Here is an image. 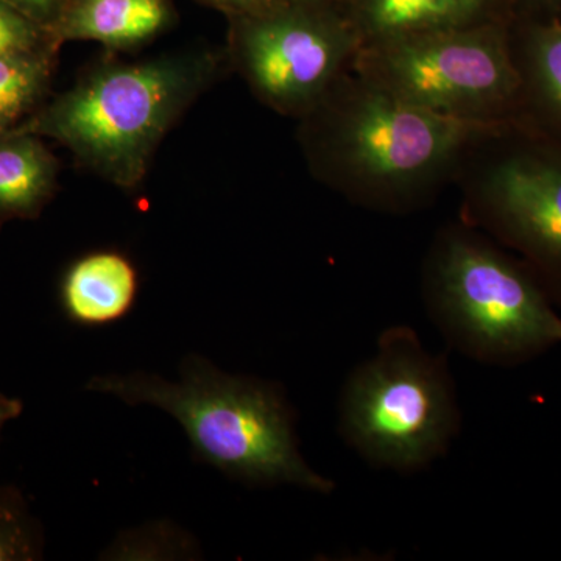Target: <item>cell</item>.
I'll use <instances>...</instances> for the list:
<instances>
[{
	"instance_id": "13",
	"label": "cell",
	"mask_w": 561,
	"mask_h": 561,
	"mask_svg": "<svg viewBox=\"0 0 561 561\" xmlns=\"http://www.w3.org/2000/svg\"><path fill=\"white\" fill-rule=\"evenodd\" d=\"M490 0H360L362 32L373 43L470 25Z\"/></svg>"
},
{
	"instance_id": "11",
	"label": "cell",
	"mask_w": 561,
	"mask_h": 561,
	"mask_svg": "<svg viewBox=\"0 0 561 561\" xmlns=\"http://www.w3.org/2000/svg\"><path fill=\"white\" fill-rule=\"evenodd\" d=\"M518 41L512 43L522 76L515 117L561 142V18L523 25Z\"/></svg>"
},
{
	"instance_id": "9",
	"label": "cell",
	"mask_w": 561,
	"mask_h": 561,
	"mask_svg": "<svg viewBox=\"0 0 561 561\" xmlns=\"http://www.w3.org/2000/svg\"><path fill=\"white\" fill-rule=\"evenodd\" d=\"M139 291L138 268L116 250L83 254L61 279L62 312L79 327L116 323L130 313Z\"/></svg>"
},
{
	"instance_id": "2",
	"label": "cell",
	"mask_w": 561,
	"mask_h": 561,
	"mask_svg": "<svg viewBox=\"0 0 561 561\" xmlns=\"http://www.w3.org/2000/svg\"><path fill=\"white\" fill-rule=\"evenodd\" d=\"M209 51L169 55L92 69L18 130L58 140L77 160L122 190H133L181 114L216 76Z\"/></svg>"
},
{
	"instance_id": "15",
	"label": "cell",
	"mask_w": 561,
	"mask_h": 561,
	"mask_svg": "<svg viewBox=\"0 0 561 561\" xmlns=\"http://www.w3.org/2000/svg\"><path fill=\"white\" fill-rule=\"evenodd\" d=\"M201 545L186 530L171 522H154L122 531L105 551L102 560H195L201 559Z\"/></svg>"
},
{
	"instance_id": "8",
	"label": "cell",
	"mask_w": 561,
	"mask_h": 561,
	"mask_svg": "<svg viewBox=\"0 0 561 561\" xmlns=\"http://www.w3.org/2000/svg\"><path fill=\"white\" fill-rule=\"evenodd\" d=\"M515 147L491 168L485 208L553 305L561 308V142L513 117Z\"/></svg>"
},
{
	"instance_id": "12",
	"label": "cell",
	"mask_w": 561,
	"mask_h": 561,
	"mask_svg": "<svg viewBox=\"0 0 561 561\" xmlns=\"http://www.w3.org/2000/svg\"><path fill=\"white\" fill-rule=\"evenodd\" d=\"M58 164L41 136L0 133V221L38 216L57 184Z\"/></svg>"
},
{
	"instance_id": "17",
	"label": "cell",
	"mask_w": 561,
	"mask_h": 561,
	"mask_svg": "<svg viewBox=\"0 0 561 561\" xmlns=\"http://www.w3.org/2000/svg\"><path fill=\"white\" fill-rule=\"evenodd\" d=\"M58 44L50 32L0 0V55Z\"/></svg>"
},
{
	"instance_id": "1",
	"label": "cell",
	"mask_w": 561,
	"mask_h": 561,
	"mask_svg": "<svg viewBox=\"0 0 561 561\" xmlns=\"http://www.w3.org/2000/svg\"><path fill=\"white\" fill-rule=\"evenodd\" d=\"M87 390L128 405H151L173 416L194 457L247 485H294L330 494L334 482L306 463L295 435V413L276 383L228 375L205 357L190 354L180 379L153 373L94 376Z\"/></svg>"
},
{
	"instance_id": "21",
	"label": "cell",
	"mask_w": 561,
	"mask_h": 561,
	"mask_svg": "<svg viewBox=\"0 0 561 561\" xmlns=\"http://www.w3.org/2000/svg\"><path fill=\"white\" fill-rule=\"evenodd\" d=\"M526 2L535 9L548 11L551 14L549 18H561V0H526Z\"/></svg>"
},
{
	"instance_id": "3",
	"label": "cell",
	"mask_w": 561,
	"mask_h": 561,
	"mask_svg": "<svg viewBox=\"0 0 561 561\" xmlns=\"http://www.w3.org/2000/svg\"><path fill=\"white\" fill-rule=\"evenodd\" d=\"M342 437L378 468L413 472L448 451L460 411L446 357L408 327L389 328L351 373L339 405Z\"/></svg>"
},
{
	"instance_id": "19",
	"label": "cell",
	"mask_w": 561,
	"mask_h": 561,
	"mask_svg": "<svg viewBox=\"0 0 561 561\" xmlns=\"http://www.w3.org/2000/svg\"><path fill=\"white\" fill-rule=\"evenodd\" d=\"M217 9L228 11L234 16L257 13V11L271 9L278 0H206Z\"/></svg>"
},
{
	"instance_id": "18",
	"label": "cell",
	"mask_w": 561,
	"mask_h": 561,
	"mask_svg": "<svg viewBox=\"0 0 561 561\" xmlns=\"http://www.w3.org/2000/svg\"><path fill=\"white\" fill-rule=\"evenodd\" d=\"M3 2L9 3L39 27L46 28L51 35L55 25L68 9L70 0H3Z\"/></svg>"
},
{
	"instance_id": "4",
	"label": "cell",
	"mask_w": 561,
	"mask_h": 561,
	"mask_svg": "<svg viewBox=\"0 0 561 561\" xmlns=\"http://www.w3.org/2000/svg\"><path fill=\"white\" fill-rule=\"evenodd\" d=\"M427 306L449 345L483 364L516 367L561 345V316L527 265L461 236L435 256Z\"/></svg>"
},
{
	"instance_id": "16",
	"label": "cell",
	"mask_w": 561,
	"mask_h": 561,
	"mask_svg": "<svg viewBox=\"0 0 561 561\" xmlns=\"http://www.w3.org/2000/svg\"><path fill=\"white\" fill-rule=\"evenodd\" d=\"M43 553V529L24 494L16 486L0 485V561H35Z\"/></svg>"
},
{
	"instance_id": "7",
	"label": "cell",
	"mask_w": 561,
	"mask_h": 561,
	"mask_svg": "<svg viewBox=\"0 0 561 561\" xmlns=\"http://www.w3.org/2000/svg\"><path fill=\"white\" fill-rule=\"evenodd\" d=\"M505 122L424 108L371 84L343 119L337 151L362 179L402 183L437 168L472 136L500 130Z\"/></svg>"
},
{
	"instance_id": "6",
	"label": "cell",
	"mask_w": 561,
	"mask_h": 561,
	"mask_svg": "<svg viewBox=\"0 0 561 561\" xmlns=\"http://www.w3.org/2000/svg\"><path fill=\"white\" fill-rule=\"evenodd\" d=\"M353 32L306 3H275L236 16L231 55L251 90L273 108H311L354 47Z\"/></svg>"
},
{
	"instance_id": "22",
	"label": "cell",
	"mask_w": 561,
	"mask_h": 561,
	"mask_svg": "<svg viewBox=\"0 0 561 561\" xmlns=\"http://www.w3.org/2000/svg\"><path fill=\"white\" fill-rule=\"evenodd\" d=\"M284 2L306 3V5H312V3L319 2V0H284Z\"/></svg>"
},
{
	"instance_id": "5",
	"label": "cell",
	"mask_w": 561,
	"mask_h": 561,
	"mask_svg": "<svg viewBox=\"0 0 561 561\" xmlns=\"http://www.w3.org/2000/svg\"><path fill=\"white\" fill-rule=\"evenodd\" d=\"M373 87L440 113H518L522 76L501 25L448 28L375 43Z\"/></svg>"
},
{
	"instance_id": "10",
	"label": "cell",
	"mask_w": 561,
	"mask_h": 561,
	"mask_svg": "<svg viewBox=\"0 0 561 561\" xmlns=\"http://www.w3.org/2000/svg\"><path fill=\"white\" fill-rule=\"evenodd\" d=\"M173 21L171 0H70L51 31L58 44L94 41L111 50L144 46Z\"/></svg>"
},
{
	"instance_id": "14",
	"label": "cell",
	"mask_w": 561,
	"mask_h": 561,
	"mask_svg": "<svg viewBox=\"0 0 561 561\" xmlns=\"http://www.w3.org/2000/svg\"><path fill=\"white\" fill-rule=\"evenodd\" d=\"M60 44L0 55V133L14 130L46 94Z\"/></svg>"
},
{
	"instance_id": "20",
	"label": "cell",
	"mask_w": 561,
	"mask_h": 561,
	"mask_svg": "<svg viewBox=\"0 0 561 561\" xmlns=\"http://www.w3.org/2000/svg\"><path fill=\"white\" fill-rule=\"evenodd\" d=\"M24 404L18 398L7 397L0 391V435H2L3 427L11 420H16L21 415Z\"/></svg>"
}]
</instances>
